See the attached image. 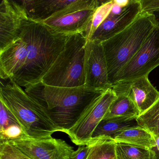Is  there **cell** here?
<instances>
[{
  "instance_id": "6da1fadb",
  "label": "cell",
  "mask_w": 159,
  "mask_h": 159,
  "mask_svg": "<svg viewBox=\"0 0 159 159\" xmlns=\"http://www.w3.org/2000/svg\"><path fill=\"white\" fill-rule=\"evenodd\" d=\"M40 105L59 132L67 134L106 90L84 86L61 87L42 82L25 88Z\"/></svg>"
},
{
  "instance_id": "7a4b0ae2",
  "label": "cell",
  "mask_w": 159,
  "mask_h": 159,
  "mask_svg": "<svg viewBox=\"0 0 159 159\" xmlns=\"http://www.w3.org/2000/svg\"><path fill=\"white\" fill-rule=\"evenodd\" d=\"M22 34L25 41L24 65L10 81L25 88L41 81L64 49L69 36L57 33L43 23L30 19Z\"/></svg>"
},
{
  "instance_id": "3957f363",
  "label": "cell",
  "mask_w": 159,
  "mask_h": 159,
  "mask_svg": "<svg viewBox=\"0 0 159 159\" xmlns=\"http://www.w3.org/2000/svg\"><path fill=\"white\" fill-rule=\"evenodd\" d=\"M0 101L17 119L28 137L47 138L59 132L40 105L14 82H1Z\"/></svg>"
},
{
  "instance_id": "277c9868",
  "label": "cell",
  "mask_w": 159,
  "mask_h": 159,
  "mask_svg": "<svg viewBox=\"0 0 159 159\" xmlns=\"http://www.w3.org/2000/svg\"><path fill=\"white\" fill-rule=\"evenodd\" d=\"M155 26L152 16L142 13L124 30L101 43L111 87L118 73L139 50Z\"/></svg>"
},
{
  "instance_id": "5b68a950",
  "label": "cell",
  "mask_w": 159,
  "mask_h": 159,
  "mask_svg": "<svg viewBox=\"0 0 159 159\" xmlns=\"http://www.w3.org/2000/svg\"><path fill=\"white\" fill-rule=\"evenodd\" d=\"M86 42L85 33L69 36L64 49L41 82L55 87L84 86Z\"/></svg>"
},
{
  "instance_id": "8992f818",
  "label": "cell",
  "mask_w": 159,
  "mask_h": 159,
  "mask_svg": "<svg viewBox=\"0 0 159 159\" xmlns=\"http://www.w3.org/2000/svg\"><path fill=\"white\" fill-rule=\"evenodd\" d=\"M99 0H74L70 5L42 22L57 33L66 36L85 33L95 11L104 2Z\"/></svg>"
},
{
  "instance_id": "52a82bcc",
  "label": "cell",
  "mask_w": 159,
  "mask_h": 159,
  "mask_svg": "<svg viewBox=\"0 0 159 159\" xmlns=\"http://www.w3.org/2000/svg\"><path fill=\"white\" fill-rule=\"evenodd\" d=\"M159 66V27L155 26L139 50L118 73L113 85L148 76Z\"/></svg>"
},
{
  "instance_id": "ba28073f",
  "label": "cell",
  "mask_w": 159,
  "mask_h": 159,
  "mask_svg": "<svg viewBox=\"0 0 159 159\" xmlns=\"http://www.w3.org/2000/svg\"><path fill=\"white\" fill-rule=\"evenodd\" d=\"M117 97L112 88L107 89L67 134L73 143L79 146L88 145L97 126L103 120L110 106Z\"/></svg>"
},
{
  "instance_id": "9c48e42d",
  "label": "cell",
  "mask_w": 159,
  "mask_h": 159,
  "mask_svg": "<svg viewBox=\"0 0 159 159\" xmlns=\"http://www.w3.org/2000/svg\"><path fill=\"white\" fill-rule=\"evenodd\" d=\"M8 142L32 159H70L74 151L65 140L52 137L35 139L26 136Z\"/></svg>"
},
{
  "instance_id": "30bf717a",
  "label": "cell",
  "mask_w": 159,
  "mask_h": 159,
  "mask_svg": "<svg viewBox=\"0 0 159 159\" xmlns=\"http://www.w3.org/2000/svg\"><path fill=\"white\" fill-rule=\"evenodd\" d=\"M84 71L86 87L98 90H107L111 88L107 60L101 43L87 39Z\"/></svg>"
},
{
  "instance_id": "8fae6325",
  "label": "cell",
  "mask_w": 159,
  "mask_h": 159,
  "mask_svg": "<svg viewBox=\"0 0 159 159\" xmlns=\"http://www.w3.org/2000/svg\"><path fill=\"white\" fill-rule=\"evenodd\" d=\"M29 20L18 1L2 0L0 3V51L17 39Z\"/></svg>"
},
{
  "instance_id": "7c38bea8",
  "label": "cell",
  "mask_w": 159,
  "mask_h": 159,
  "mask_svg": "<svg viewBox=\"0 0 159 159\" xmlns=\"http://www.w3.org/2000/svg\"><path fill=\"white\" fill-rule=\"evenodd\" d=\"M111 88L116 93L127 94L141 113L151 107L159 98V91L152 84L148 76L117 83Z\"/></svg>"
},
{
  "instance_id": "4fadbf2b",
  "label": "cell",
  "mask_w": 159,
  "mask_h": 159,
  "mask_svg": "<svg viewBox=\"0 0 159 159\" xmlns=\"http://www.w3.org/2000/svg\"><path fill=\"white\" fill-rule=\"evenodd\" d=\"M141 13L140 0H131L121 14L108 16L88 40L103 42L128 27Z\"/></svg>"
},
{
  "instance_id": "5bb4252c",
  "label": "cell",
  "mask_w": 159,
  "mask_h": 159,
  "mask_svg": "<svg viewBox=\"0 0 159 159\" xmlns=\"http://www.w3.org/2000/svg\"><path fill=\"white\" fill-rule=\"evenodd\" d=\"M25 8L30 20L42 23L72 3L69 0L18 1Z\"/></svg>"
},
{
  "instance_id": "9a60e30c",
  "label": "cell",
  "mask_w": 159,
  "mask_h": 159,
  "mask_svg": "<svg viewBox=\"0 0 159 159\" xmlns=\"http://www.w3.org/2000/svg\"><path fill=\"white\" fill-rule=\"evenodd\" d=\"M116 94L117 97L110 106L103 120H136L140 113L134 101L126 94L119 93Z\"/></svg>"
},
{
  "instance_id": "2e32d148",
  "label": "cell",
  "mask_w": 159,
  "mask_h": 159,
  "mask_svg": "<svg viewBox=\"0 0 159 159\" xmlns=\"http://www.w3.org/2000/svg\"><path fill=\"white\" fill-rule=\"evenodd\" d=\"M26 136L17 119L0 101V142H8Z\"/></svg>"
},
{
  "instance_id": "e0dca14e",
  "label": "cell",
  "mask_w": 159,
  "mask_h": 159,
  "mask_svg": "<svg viewBox=\"0 0 159 159\" xmlns=\"http://www.w3.org/2000/svg\"><path fill=\"white\" fill-rule=\"evenodd\" d=\"M115 142L126 143L150 149L155 144V139L147 130L139 125L128 127L113 137Z\"/></svg>"
},
{
  "instance_id": "ac0fdd59",
  "label": "cell",
  "mask_w": 159,
  "mask_h": 159,
  "mask_svg": "<svg viewBox=\"0 0 159 159\" xmlns=\"http://www.w3.org/2000/svg\"><path fill=\"white\" fill-rule=\"evenodd\" d=\"M137 125L136 120H103L94 131L91 141L103 139H113V137L121 131L128 127Z\"/></svg>"
},
{
  "instance_id": "d6986e66",
  "label": "cell",
  "mask_w": 159,
  "mask_h": 159,
  "mask_svg": "<svg viewBox=\"0 0 159 159\" xmlns=\"http://www.w3.org/2000/svg\"><path fill=\"white\" fill-rule=\"evenodd\" d=\"M87 159H117L116 142L112 139L93 140Z\"/></svg>"
},
{
  "instance_id": "ffe728a7",
  "label": "cell",
  "mask_w": 159,
  "mask_h": 159,
  "mask_svg": "<svg viewBox=\"0 0 159 159\" xmlns=\"http://www.w3.org/2000/svg\"><path fill=\"white\" fill-rule=\"evenodd\" d=\"M136 120L138 125L147 130L154 139L159 137V98Z\"/></svg>"
},
{
  "instance_id": "44dd1931",
  "label": "cell",
  "mask_w": 159,
  "mask_h": 159,
  "mask_svg": "<svg viewBox=\"0 0 159 159\" xmlns=\"http://www.w3.org/2000/svg\"><path fill=\"white\" fill-rule=\"evenodd\" d=\"M117 159H150L149 149L126 143L116 142Z\"/></svg>"
},
{
  "instance_id": "7402d4cb",
  "label": "cell",
  "mask_w": 159,
  "mask_h": 159,
  "mask_svg": "<svg viewBox=\"0 0 159 159\" xmlns=\"http://www.w3.org/2000/svg\"><path fill=\"white\" fill-rule=\"evenodd\" d=\"M113 4V0L104 1V2L95 11L90 27L85 32L87 39H90L97 29L107 17Z\"/></svg>"
},
{
  "instance_id": "603a6c76",
  "label": "cell",
  "mask_w": 159,
  "mask_h": 159,
  "mask_svg": "<svg viewBox=\"0 0 159 159\" xmlns=\"http://www.w3.org/2000/svg\"><path fill=\"white\" fill-rule=\"evenodd\" d=\"M0 159H32L8 142H0Z\"/></svg>"
},
{
  "instance_id": "cb8c5ba5",
  "label": "cell",
  "mask_w": 159,
  "mask_h": 159,
  "mask_svg": "<svg viewBox=\"0 0 159 159\" xmlns=\"http://www.w3.org/2000/svg\"><path fill=\"white\" fill-rule=\"evenodd\" d=\"M142 13H150L159 10V0H140Z\"/></svg>"
},
{
  "instance_id": "d4e9b609",
  "label": "cell",
  "mask_w": 159,
  "mask_h": 159,
  "mask_svg": "<svg viewBox=\"0 0 159 159\" xmlns=\"http://www.w3.org/2000/svg\"><path fill=\"white\" fill-rule=\"evenodd\" d=\"M90 150V145L79 146L76 150L71 153L70 159H87Z\"/></svg>"
},
{
  "instance_id": "484cf974",
  "label": "cell",
  "mask_w": 159,
  "mask_h": 159,
  "mask_svg": "<svg viewBox=\"0 0 159 159\" xmlns=\"http://www.w3.org/2000/svg\"><path fill=\"white\" fill-rule=\"evenodd\" d=\"M150 159H159V137L155 139L154 146L149 149Z\"/></svg>"
},
{
  "instance_id": "4316f807",
  "label": "cell",
  "mask_w": 159,
  "mask_h": 159,
  "mask_svg": "<svg viewBox=\"0 0 159 159\" xmlns=\"http://www.w3.org/2000/svg\"><path fill=\"white\" fill-rule=\"evenodd\" d=\"M150 14H151L153 16V20L156 26L159 27V10L154 11Z\"/></svg>"
}]
</instances>
